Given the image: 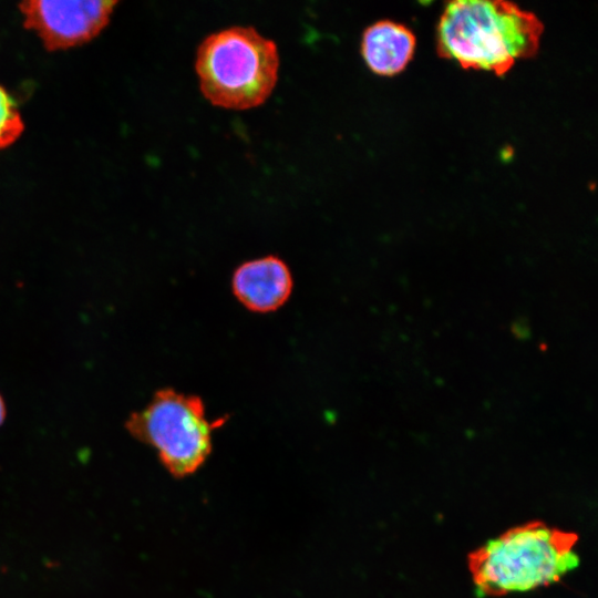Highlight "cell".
I'll return each mask as SVG.
<instances>
[{
	"mask_svg": "<svg viewBox=\"0 0 598 598\" xmlns=\"http://www.w3.org/2000/svg\"><path fill=\"white\" fill-rule=\"evenodd\" d=\"M543 23L508 1L455 0L444 8L437 27V52L463 69L498 76L536 54Z\"/></svg>",
	"mask_w": 598,
	"mask_h": 598,
	"instance_id": "obj_1",
	"label": "cell"
},
{
	"mask_svg": "<svg viewBox=\"0 0 598 598\" xmlns=\"http://www.w3.org/2000/svg\"><path fill=\"white\" fill-rule=\"evenodd\" d=\"M577 540L539 520L506 530L468 555L477 594L499 597L558 581L579 564Z\"/></svg>",
	"mask_w": 598,
	"mask_h": 598,
	"instance_id": "obj_2",
	"label": "cell"
},
{
	"mask_svg": "<svg viewBox=\"0 0 598 598\" xmlns=\"http://www.w3.org/2000/svg\"><path fill=\"white\" fill-rule=\"evenodd\" d=\"M195 70L200 91L213 105L255 107L269 97L278 81L277 44L254 27L233 25L200 42Z\"/></svg>",
	"mask_w": 598,
	"mask_h": 598,
	"instance_id": "obj_3",
	"label": "cell"
},
{
	"mask_svg": "<svg viewBox=\"0 0 598 598\" xmlns=\"http://www.w3.org/2000/svg\"><path fill=\"white\" fill-rule=\"evenodd\" d=\"M226 419L209 421L203 400L173 389L157 391L147 406L133 413L126 426L141 442L152 446L175 477L194 474L212 452V433Z\"/></svg>",
	"mask_w": 598,
	"mask_h": 598,
	"instance_id": "obj_4",
	"label": "cell"
},
{
	"mask_svg": "<svg viewBox=\"0 0 598 598\" xmlns=\"http://www.w3.org/2000/svg\"><path fill=\"white\" fill-rule=\"evenodd\" d=\"M115 0H27L19 3L23 25L48 51L84 44L109 24Z\"/></svg>",
	"mask_w": 598,
	"mask_h": 598,
	"instance_id": "obj_5",
	"label": "cell"
},
{
	"mask_svg": "<svg viewBox=\"0 0 598 598\" xmlns=\"http://www.w3.org/2000/svg\"><path fill=\"white\" fill-rule=\"evenodd\" d=\"M293 280L287 264L266 256L241 264L234 272L231 288L238 301L255 312H270L290 297Z\"/></svg>",
	"mask_w": 598,
	"mask_h": 598,
	"instance_id": "obj_6",
	"label": "cell"
},
{
	"mask_svg": "<svg viewBox=\"0 0 598 598\" xmlns=\"http://www.w3.org/2000/svg\"><path fill=\"white\" fill-rule=\"evenodd\" d=\"M415 44V35L409 28L391 20H380L364 30L361 53L373 73L392 76L403 71L412 60Z\"/></svg>",
	"mask_w": 598,
	"mask_h": 598,
	"instance_id": "obj_7",
	"label": "cell"
},
{
	"mask_svg": "<svg viewBox=\"0 0 598 598\" xmlns=\"http://www.w3.org/2000/svg\"><path fill=\"white\" fill-rule=\"evenodd\" d=\"M23 130L24 124L16 101L0 85V150L13 144Z\"/></svg>",
	"mask_w": 598,
	"mask_h": 598,
	"instance_id": "obj_8",
	"label": "cell"
},
{
	"mask_svg": "<svg viewBox=\"0 0 598 598\" xmlns=\"http://www.w3.org/2000/svg\"><path fill=\"white\" fill-rule=\"evenodd\" d=\"M4 404H3V401L0 396V424L2 423L3 419H4Z\"/></svg>",
	"mask_w": 598,
	"mask_h": 598,
	"instance_id": "obj_9",
	"label": "cell"
}]
</instances>
